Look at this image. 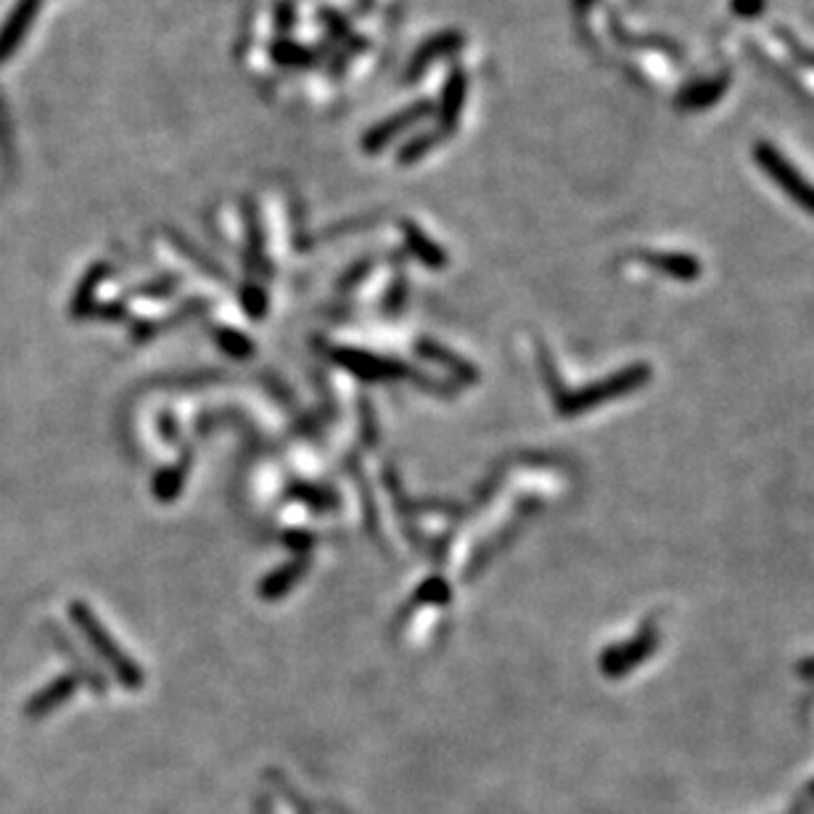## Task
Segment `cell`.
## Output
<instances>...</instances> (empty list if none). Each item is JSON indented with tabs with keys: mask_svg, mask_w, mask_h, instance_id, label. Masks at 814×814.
I'll return each mask as SVG.
<instances>
[{
	"mask_svg": "<svg viewBox=\"0 0 814 814\" xmlns=\"http://www.w3.org/2000/svg\"><path fill=\"white\" fill-rule=\"evenodd\" d=\"M754 159H757V165L770 175L772 183L791 197L793 204H799L804 212L814 214V186L791 165L788 156L780 154L772 143H757V146H754Z\"/></svg>",
	"mask_w": 814,
	"mask_h": 814,
	"instance_id": "1",
	"label": "cell"
},
{
	"mask_svg": "<svg viewBox=\"0 0 814 814\" xmlns=\"http://www.w3.org/2000/svg\"><path fill=\"white\" fill-rule=\"evenodd\" d=\"M650 381V368L646 363H637V366H629L622 373L609 376V379L598 383V387H590L588 392H582L577 400L569 402V408H590L598 405V402H609V400H618V397L637 392Z\"/></svg>",
	"mask_w": 814,
	"mask_h": 814,
	"instance_id": "2",
	"label": "cell"
},
{
	"mask_svg": "<svg viewBox=\"0 0 814 814\" xmlns=\"http://www.w3.org/2000/svg\"><path fill=\"white\" fill-rule=\"evenodd\" d=\"M656 648H659V632L654 627L640 629L632 640L624 643V646L611 648L609 654L603 656V672L609 677H624L635 667H640Z\"/></svg>",
	"mask_w": 814,
	"mask_h": 814,
	"instance_id": "3",
	"label": "cell"
},
{
	"mask_svg": "<svg viewBox=\"0 0 814 814\" xmlns=\"http://www.w3.org/2000/svg\"><path fill=\"white\" fill-rule=\"evenodd\" d=\"M640 257L648 267H654V270H659V272H664V276L674 278V281H682V283L695 281V278H701V272H703L699 259L690 257V254L646 252V254H640Z\"/></svg>",
	"mask_w": 814,
	"mask_h": 814,
	"instance_id": "4",
	"label": "cell"
},
{
	"mask_svg": "<svg viewBox=\"0 0 814 814\" xmlns=\"http://www.w3.org/2000/svg\"><path fill=\"white\" fill-rule=\"evenodd\" d=\"M761 3H765V0H735V11L744 16H754L761 9Z\"/></svg>",
	"mask_w": 814,
	"mask_h": 814,
	"instance_id": "5",
	"label": "cell"
}]
</instances>
